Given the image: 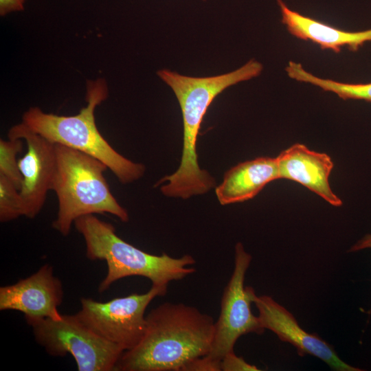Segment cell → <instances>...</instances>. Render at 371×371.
<instances>
[{"instance_id": "1", "label": "cell", "mask_w": 371, "mask_h": 371, "mask_svg": "<svg viewBox=\"0 0 371 371\" xmlns=\"http://www.w3.org/2000/svg\"><path fill=\"white\" fill-rule=\"evenodd\" d=\"M215 322L197 308L164 302L146 315L143 336L122 355L116 370L181 371L188 361L207 355Z\"/></svg>"}, {"instance_id": "2", "label": "cell", "mask_w": 371, "mask_h": 371, "mask_svg": "<svg viewBox=\"0 0 371 371\" xmlns=\"http://www.w3.org/2000/svg\"><path fill=\"white\" fill-rule=\"evenodd\" d=\"M262 65L251 59L231 72L207 77H192L168 69H161L157 76L173 91L182 113L183 142L179 168L161 179V192L170 197L188 199L208 192L215 185L213 177L200 168L196 153L198 134L207 111L216 96L240 82L260 74Z\"/></svg>"}, {"instance_id": "3", "label": "cell", "mask_w": 371, "mask_h": 371, "mask_svg": "<svg viewBox=\"0 0 371 371\" xmlns=\"http://www.w3.org/2000/svg\"><path fill=\"white\" fill-rule=\"evenodd\" d=\"M74 224L84 238L87 258L106 262V275L98 289L100 293L126 277L142 276L152 286L168 287L170 282L183 280L196 271L192 267L196 260L192 256L173 258L166 253L148 254L122 240L112 224L95 214L81 216Z\"/></svg>"}, {"instance_id": "4", "label": "cell", "mask_w": 371, "mask_h": 371, "mask_svg": "<svg viewBox=\"0 0 371 371\" xmlns=\"http://www.w3.org/2000/svg\"><path fill=\"white\" fill-rule=\"evenodd\" d=\"M108 97V87L104 79L88 80L87 105L74 115H59L30 107L22 117L30 130L51 142L63 145L92 156L109 169L122 183L142 177L145 167L135 163L116 151L103 137L95 120L96 107Z\"/></svg>"}, {"instance_id": "5", "label": "cell", "mask_w": 371, "mask_h": 371, "mask_svg": "<svg viewBox=\"0 0 371 371\" xmlns=\"http://www.w3.org/2000/svg\"><path fill=\"white\" fill-rule=\"evenodd\" d=\"M56 166L52 190L58 199L52 227L63 236L69 234L78 218L110 214L122 222L129 216L111 192L104 176L108 169L99 159L71 148L56 144Z\"/></svg>"}, {"instance_id": "6", "label": "cell", "mask_w": 371, "mask_h": 371, "mask_svg": "<svg viewBox=\"0 0 371 371\" xmlns=\"http://www.w3.org/2000/svg\"><path fill=\"white\" fill-rule=\"evenodd\" d=\"M27 323L32 328L36 342L47 353L58 357L70 355L78 371H115L124 352L94 333L76 314Z\"/></svg>"}, {"instance_id": "7", "label": "cell", "mask_w": 371, "mask_h": 371, "mask_svg": "<svg viewBox=\"0 0 371 371\" xmlns=\"http://www.w3.org/2000/svg\"><path fill=\"white\" fill-rule=\"evenodd\" d=\"M167 291L168 287L152 286L146 293L104 302L82 297L76 315L100 337L126 351L135 347L143 336L148 306L155 297L165 295Z\"/></svg>"}, {"instance_id": "8", "label": "cell", "mask_w": 371, "mask_h": 371, "mask_svg": "<svg viewBox=\"0 0 371 371\" xmlns=\"http://www.w3.org/2000/svg\"><path fill=\"white\" fill-rule=\"evenodd\" d=\"M251 260L242 243H238L235 247L234 269L223 290L212 345L207 355L212 359L221 361L225 355L234 351L235 344L241 336L252 333L262 335L265 330L258 316L251 311L255 291L244 284Z\"/></svg>"}, {"instance_id": "9", "label": "cell", "mask_w": 371, "mask_h": 371, "mask_svg": "<svg viewBox=\"0 0 371 371\" xmlns=\"http://www.w3.org/2000/svg\"><path fill=\"white\" fill-rule=\"evenodd\" d=\"M9 139H22L27 151L18 159L22 175L20 189L23 203L24 216L35 218L45 203L52 185L56 166V144L30 130L22 122L12 126Z\"/></svg>"}, {"instance_id": "10", "label": "cell", "mask_w": 371, "mask_h": 371, "mask_svg": "<svg viewBox=\"0 0 371 371\" xmlns=\"http://www.w3.org/2000/svg\"><path fill=\"white\" fill-rule=\"evenodd\" d=\"M64 297L63 286L54 268L45 264L33 274L16 283L0 287V310L22 313L27 322L60 319L58 307Z\"/></svg>"}, {"instance_id": "11", "label": "cell", "mask_w": 371, "mask_h": 371, "mask_svg": "<svg viewBox=\"0 0 371 371\" xmlns=\"http://www.w3.org/2000/svg\"><path fill=\"white\" fill-rule=\"evenodd\" d=\"M253 303L263 328L272 331L282 341L294 346L299 356H314L336 371L362 370L342 361L333 347L317 335L303 329L293 314L271 296L256 295Z\"/></svg>"}, {"instance_id": "12", "label": "cell", "mask_w": 371, "mask_h": 371, "mask_svg": "<svg viewBox=\"0 0 371 371\" xmlns=\"http://www.w3.org/2000/svg\"><path fill=\"white\" fill-rule=\"evenodd\" d=\"M277 159L280 179L302 184L333 206L342 204L329 183L334 164L327 154L311 150L302 144H295L281 152Z\"/></svg>"}, {"instance_id": "13", "label": "cell", "mask_w": 371, "mask_h": 371, "mask_svg": "<svg viewBox=\"0 0 371 371\" xmlns=\"http://www.w3.org/2000/svg\"><path fill=\"white\" fill-rule=\"evenodd\" d=\"M278 179L277 157H258L228 170L215 192L221 205L243 202L254 198L267 184Z\"/></svg>"}, {"instance_id": "14", "label": "cell", "mask_w": 371, "mask_h": 371, "mask_svg": "<svg viewBox=\"0 0 371 371\" xmlns=\"http://www.w3.org/2000/svg\"><path fill=\"white\" fill-rule=\"evenodd\" d=\"M282 13V23L294 36L318 44L321 49L336 53L348 46L355 52L365 43L371 41V29L348 32L337 29L289 9L282 0H277Z\"/></svg>"}, {"instance_id": "15", "label": "cell", "mask_w": 371, "mask_h": 371, "mask_svg": "<svg viewBox=\"0 0 371 371\" xmlns=\"http://www.w3.org/2000/svg\"><path fill=\"white\" fill-rule=\"evenodd\" d=\"M285 70L291 78L333 92L344 100H362L371 103V82L352 84L322 79L306 71L300 63L293 61L289 63Z\"/></svg>"}, {"instance_id": "16", "label": "cell", "mask_w": 371, "mask_h": 371, "mask_svg": "<svg viewBox=\"0 0 371 371\" xmlns=\"http://www.w3.org/2000/svg\"><path fill=\"white\" fill-rule=\"evenodd\" d=\"M23 141L22 139H0V175L10 180L19 190L23 179L16 158L23 151Z\"/></svg>"}, {"instance_id": "17", "label": "cell", "mask_w": 371, "mask_h": 371, "mask_svg": "<svg viewBox=\"0 0 371 371\" xmlns=\"http://www.w3.org/2000/svg\"><path fill=\"white\" fill-rule=\"evenodd\" d=\"M24 216L23 203L19 190L0 175V221L6 223Z\"/></svg>"}, {"instance_id": "18", "label": "cell", "mask_w": 371, "mask_h": 371, "mask_svg": "<svg viewBox=\"0 0 371 371\" xmlns=\"http://www.w3.org/2000/svg\"><path fill=\"white\" fill-rule=\"evenodd\" d=\"M221 371H259L256 366L247 363L242 357L237 356L234 351L225 355L221 360Z\"/></svg>"}, {"instance_id": "19", "label": "cell", "mask_w": 371, "mask_h": 371, "mask_svg": "<svg viewBox=\"0 0 371 371\" xmlns=\"http://www.w3.org/2000/svg\"><path fill=\"white\" fill-rule=\"evenodd\" d=\"M181 371H221V361L212 359L207 355L196 357L186 363Z\"/></svg>"}, {"instance_id": "20", "label": "cell", "mask_w": 371, "mask_h": 371, "mask_svg": "<svg viewBox=\"0 0 371 371\" xmlns=\"http://www.w3.org/2000/svg\"><path fill=\"white\" fill-rule=\"evenodd\" d=\"M25 1L26 0H0L1 16L23 10Z\"/></svg>"}, {"instance_id": "21", "label": "cell", "mask_w": 371, "mask_h": 371, "mask_svg": "<svg viewBox=\"0 0 371 371\" xmlns=\"http://www.w3.org/2000/svg\"><path fill=\"white\" fill-rule=\"evenodd\" d=\"M365 249H371V234H366L348 250V252H355Z\"/></svg>"}, {"instance_id": "22", "label": "cell", "mask_w": 371, "mask_h": 371, "mask_svg": "<svg viewBox=\"0 0 371 371\" xmlns=\"http://www.w3.org/2000/svg\"><path fill=\"white\" fill-rule=\"evenodd\" d=\"M204 1H205V0H204Z\"/></svg>"}]
</instances>
